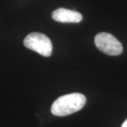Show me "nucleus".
I'll list each match as a JSON object with an SVG mask.
<instances>
[{
  "label": "nucleus",
  "instance_id": "nucleus-1",
  "mask_svg": "<svg viewBox=\"0 0 127 127\" xmlns=\"http://www.w3.org/2000/svg\"><path fill=\"white\" fill-rule=\"evenodd\" d=\"M86 102V97L81 93H70L59 97L51 107V112L55 116L64 117L81 109Z\"/></svg>",
  "mask_w": 127,
  "mask_h": 127
},
{
  "label": "nucleus",
  "instance_id": "nucleus-2",
  "mask_svg": "<svg viewBox=\"0 0 127 127\" xmlns=\"http://www.w3.org/2000/svg\"><path fill=\"white\" fill-rule=\"evenodd\" d=\"M23 44L27 48L33 50L44 57H50L52 52L50 39L40 32H31L26 37Z\"/></svg>",
  "mask_w": 127,
  "mask_h": 127
},
{
  "label": "nucleus",
  "instance_id": "nucleus-3",
  "mask_svg": "<svg viewBox=\"0 0 127 127\" xmlns=\"http://www.w3.org/2000/svg\"><path fill=\"white\" fill-rule=\"evenodd\" d=\"M96 47L104 54L110 56L121 55L123 52L122 43L112 34L100 32L95 37Z\"/></svg>",
  "mask_w": 127,
  "mask_h": 127
},
{
  "label": "nucleus",
  "instance_id": "nucleus-4",
  "mask_svg": "<svg viewBox=\"0 0 127 127\" xmlns=\"http://www.w3.org/2000/svg\"><path fill=\"white\" fill-rule=\"evenodd\" d=\"M52 16L55 21L61 23H79L83 19L81 13L64 8L56 9Z\"/></svg>",
  "mask_w": 127,
  "mask_h": 127
},
{
  "label": "nucleus",
  "instance_id": "nucleus-5",
  "mask_svg": "<svg viewBox=\"0 0 127 127\" xmlns=\"http://www.w3.org/2000/svg\"><path fill=\"white\" fill-rule=\"evenodd\" d=\"M122 127H127V119L125 120V122L123 123V124L122 125Z\"/></svg>",
  "mask_w": 127,
  "mask_h": 127
}]
</instances>
